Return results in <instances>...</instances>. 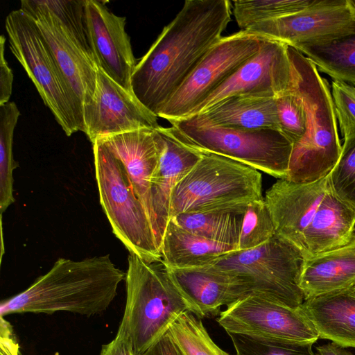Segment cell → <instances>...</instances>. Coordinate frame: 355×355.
<instances>
[{
	"label": "cell",
	"mask_w": 355,
	"mask_h": 355,
	"mask_svg": "<svg viewBox=\"0 0 355 355\" xmlns=\"http://www.w3.org/2000/svg\"><path fill=\"white\" fill-rule=\"evenodd\" d=\"M228 0H187L137 62L131 87L139 101L157 114L231 21Z\"/></svg>",
	"instance_id": "1"
},
{
	"label": "cell",
	"mask_w": 355,
	"mask_h": 355,
	"mask_svg": "<svg viewBox=\"0 0 355 355\" xmlns=\"http://www.w3.org/2000/svg\"><path fill=\"white\" fill-rule=\"evenodd\" d=\"M125 274L110 254L80 261L59 258L23 292L3 300L0 316L10 313L52 314L69 311L90 316L105 311Z\"/></svg>",
	"instance_id": "2"
},
{
	"label": "cell",
	"mask_w": 355,
	"mask_h": 355,
	"mask_svg": "<svg viewBox=\"0 0 355 355\" xmlns=\"http://www.w3.org/2000/svg\"><path fill=\"white\" fill-rule=\"evenodd\" d=\"M291 63V86L300 96L306 113L303 137L293 146L285 180L311 183L328 176L342 151L331 92L315 64L288 46Z\"/></svg>",
	"instance_id": "3"
},
{
	"label": "cell",
	"mask_w": 355,
	"mask_h": 355,
	"mask_svg": "<svg viewBox=\"0 0 355 355\" xmlns=\"http://www.w3.org/2000/svg\"><path fill=\"white\" fill-rule=\"evenodd\" d=\"M126 301L119 329L132 343L135 355L147 350L189 307L162 259L148 261L129 253Z\"/></svg>",
	"instance_id": "4"
},
{
	"label": "cell",
	"mask_w": 355,
	"mask_h": 355,
	"mask_svg": "<svg viewBox=\"0 0 355 355\" xmlns=\"http://www.w3.org/2000/svg\"><path fill=\"white\" fill-rule=\"evenodd\" d=\"M306 254L277 233L264 243L223 254L209 266L233 278L248 295L297 308L304 295L300 282Z\"/></svg>",
	"instance_id": "5"
},
{
	"label": "cell",
	"mask_w": 355,
	"mask_h": 355,
	"mask_svg": "<svg viewBox=\"0 0 355 355\" xmlns=\"http://www.w3.org/2000/svg\"><path fill=\"white\" fill-rule=\"evenodd\" d=\"M202 154L172 190L170 218L182 213L246 206L263 198L258 170L221 155Z\"/></svg>",
	"instance_id": "6"
},
{
	"label": "cell",
	"mask_w": 355,
	"mask_h": 355,
	"mask_svg": "<svg viewBox=\"0 0 355 355\" xmlns=\"http://www.w3.org/2000/svg\"><path fill=\"white\" fill-rule=\"evenodd\" d=\"M171 125L181 142L200 153L221 155L279 180L286 178L293 144L279 130L211 126L190 119Z\"/></svg>",
	"instance_id": "7"
},
{
	"label": "cell",
	"mask_w": 355,
	"mask_h": 355,
	"mask_svg": "<svg viewBox=\"0 0 355 355\" xmlns=\"http://www.w3.org/2000/svg\"><path fill=\"white\" fill-rule=\"evenodd\" d=\"M92 146L100 203L114 234L130 253L148 261L161 259L146 211L122 163L99 140Z\"/></svg>",
	"instance_id": "8"
},
{
	"label": "cell",
	"mask_w": 355,
	"mask_h": 355,
	"mask_svg": "<svg viewBox=\"0 0 355 355\" xmlns=\"http://www.w3.org/2000/svg\"><path fill=\"white\" fill-rule=\"evenodd\" d=\"M9 48L67 136L80 131L73 102L35 21L20 8L6 19Z\"/></svg>",
	"instance_id": "9"
},
{
	"label": "cell",
	"mask_w": 355,
	"mask_h": 355,
	"mask_svg": "<svg viewBox=\"0 0 355 355\" xmlns=\"http://www.w3.org/2000/svg\"><path fill=\"white\" fill-rule=\"evenodd\" d=\"M261 38L241 30L222 37L162 107L157 117L171 124L188 118L194 109L256 55Z\"/></svg>",
	"instance_id": "10"
},
{
	"label": "cell",
	"mask_w": 355,
	"mask_h": 355,
	"mask_svg": "<svg viewBox=\"0 0 355 355\" xmlns=\"http://www.w3.org/2000/svg\"><path fill=\"white\" fill-rule=\"evenodd\" d=\"M20 9L34 19L52 53L84 132L83 108L94 95L98 67L40 0H21Z\"/></svg>",
	"instance_id": "11"
},
{
	"label": "cell",
	"mask_w": 355,
	"mask_h": 355,
	"mask_svg": "<svg viewBox=\"0 0 355 355\" xmlns=\"http://www.w3.org/2000/svg\"><path fill=\"white\" fill-rule=\"evenodd\" d=\"M244 31L295 49L355 33V10L349 0H313L297 12L252 24Z\"/></svg>",
	"instance_id": "12"
},
{
	"label": "cell",
	"mask_w": 355,
	"mask_h": 355,
	"mask_svg": "<svg viewBox=\"0 0 355 355\" xmlns=\"http://www.w3.org/2000/svg\"><path fill=\"white\" fill-rule=\"evenodd\" d=\"M227 333L315 343L319 335L302 306L290 307L257 295L239 299L218 314Z\"/></svg>",
	"instance_id": "13"
},
{
	"label": "cell",
	"mask_w": 355,
	"mask_h": 355,
	"mask_svg": "<svg viewBox=\"0 0 355 355\" xmlns=\"http://www.w3.org/2000/svg\"><path fill=\"white\" fill-rule=\"evenodd\" d=\"M291 78L288 46L261 38L259 52L202 101L188 118L198 115L220 101L234 96L268 94L275 96L288 89Z\"/></svg>",
	"instance_id": "14"
},
{
	"label": "cell",
	"mask_w": 355,
	"mask_h": 355,
	"mask_svg": "<svg viewBox=\"0 0 355 355\" xmlns=\"http://www.w3.org/2000/svg\"><path fill=\"white\" fill-rule=\"evenodd\" d=\"M83 119L84 132L92 144L105 137L160 126L155 114L99 68L95 91L83 108Z\"/></svg>",
	"instance_id": "15"
},
{
	"label": "cell",
	"mask_w": 355,
	"mask_h": 355,
	"mask_svg": "<svg viewBox=\"0 0 355 355\" xmlns=\"http://www.w3.org/2000/svg\"><path fill=\"white\" fill-rule=\"evenodd\" d=\"M85 10L87 37L96 66L133 94L131 77L137 61L125 30V17L114 14L103 1L85 0Z\"/></svg>",
	"instance_id": "16"
},
{
	"label": "cell",
	"mask_w": 355,
	"mask_h": 355,
	"mask_svg": "<svg viewBox=\"0 0 355 355\" xmlns=\"http://www.w3.org/2000/svg\"><path fill=\"white\" fill-rule=\"evenodd\" d=\"M329 175L311 183L279 180L266 192L264 200L275 232L305 252L303 234L329 190Z\"/></svg>",
	"instance_id": "17"
},
{
	"label": "cell",
	"mask_w": 355,
	"mask_h": 355,
	"mask_svg": "<svg viewBox=\"0 0 355 355\" xmlns=\"http://www.w3.org/2000/svg\"><path fill=\"white\" fill-rule=\"evenodd\" d=\"M98 140L122 163L132 188L146 211L156 239L157 228L151 203L150 184L163 148L161 135L157 128H144Z\"/></svg>",
	"instance_id": "18"
},
{
	"label": "cell",
	"mask_w": 355,
	"mask_h": 355,
	"mask_svg": "<svg viewBox=\"0 0 355 355\" xmlns=\"http://www.w3.org/2000/svg\"><path fill=\"white\" fill-rule=\"evenodd\" d=\"M157 130L163 139L158 166L153 175L150 197L156 223V239L160 246L170 220V200L174 187L193 168L202 154L181 142L173 128L159 126Z\"/></svg>",
	"instance_id": "19"
},
{
	"label": "cell",
	"mask_w": 355,
	"mask_h": 355,
	"mask_svg": "<svg viewBox=\"0 0 355 355\" xmlns=\"http://www.w3.org/2000/svg\"><path fill=\"white\" fill-rule=\"evenodd\" d=\"M168 269L189 311L200 318L218 315L222 306H227L246 296L243 288L233 278L209 266Z\"/></svg>",
	"instance_id": "20"
},
{
	"label": "cell",
	"mask_w": 355,
	"mask_h": 355,
	"mask_svg": "<svg viewBox=\"0 0 355 355\" xmlns=\"http://www.w3.org/2000/svg\"><path fill=\"white\" fill-rule=\"evenodd\" d=\"M187 119L211 126L280 131L275 96L268 94L232 96Z\"/></svg>",
	"instance_id": "21"
},
{
	"label": "cell",
	"mask_w": 355,
	"mask_h": 355,
	"mask_svg": "<svg viewBox=\"0 0 355 355\" xmlns=\"http://www.w3.org/2000/svg\"><path fill=\"white\" fill-rule=\"evenodd\" d=\"M355 285V231L345 246L306 257L300 286L306 299Z\"/></svg>",
	"instance_id": "22"
},
{
	"label": "cell",
	"mask_w": 355,
	"mask_h": 355,
	"mask_svg": "<svg viewBox=\"0 0 355 355\" xmlns=\"http://www.w3.org/2000/svg\"><path fill=\"white\" fill-rule=\"evenodd\" d=\"M355 231V210L329 189L303 234L306 257L346 245Z\"/></svg>",
	"instance_id": "23"
},
{
	"label": "cell",
	"mask_w": 355,
	"mask_h": 355,
	"mask_svg": "<svg viewBox=\"0 0 355 355\" xmlns=\"http://www.w3.org/2000/svg\"><path fill=\"white\" fill-rule=\"evenodd\" d=\"M302 308L319 338L355 347V294L347 290L306 299Z\"/></svg>",
	"instance_id": "24"
},
{
	"label": "cell",
	"mask_w": 355,
	"mask_h": 355,
	"mask_svg": "<svg viewBox=\"0 0 355 355\" xmlns=\"http://www.w3.org/2000/svg\"><path fill=\"white\" fill-rule=\"evenodd\" d=\"M237 248L192 234L170 220L160 246L161 259L170 269L202 268Z\"/></svg>",
	"instance_id": "25"
},
{
	"label": "cell",
	"mask_w": 355,
	"mask_h": 355,
	"mask_svg": "<svg viewBox=\"0 0 355 355\" xmlns=\"http://www.w3.org/2000/svg\"><path fill=\"white\" fill-rule=\"evenodd\" d=\"M247 206L204 212L182 213L170 220L192 234L211 241L233 245L238 249Z\"/></svg>",
	"instance_id": "26"
},
{
	"label": "cell",
	"mask_w": 355,
	"mask_h": 355,
	"mask_svg": "<svg viewBox=\"0 0 355 355\" xmlns=\"http://www.w3.org/2000/svg\"><path fill=\"white\" fill-rule=\"evenodd\" d=\"M295 49L311 60L318 71L334 80L355 85V33Z\"/></svg>",
	"instance_id": "27"
},
{
	"label": "cell",
	"mask_w": 355,
	"mask_h": 355,
	"mask_svg": "<svg viewBox=\"0 0 355 355\" xmlns=\"http://www.w3.org/2000/svg\"><path fill=\"white\" fill-rule=\"evenodd\" d=\"M20 112L13 101L0 105V211L15 202L13 171L18 167L12 154L13 136Z\"/></svg>",
	"instance_id": "28"
},
{
	"label": "cell",
	"mask_w": 355,
	"mask_h": 355,
	"mask_svg": "<svg viewBox=\"0 0 355 355\" xmlns=\"http://www.w3.org/2000/svg\"><path fill=\"white\" fill-rule=\"evenodd\" d=\"M313 0H236L232 12L241 30L261 21L276 19L297 12Z\"/></svg>",
	"instance_id": "29"
},
{
	"label": "cell",
	"mask_w": 355,
	"mask_h": 355,
	"mask_svg": "<svg viewBox=\"0 0 355 355\" xmlns=\"http://www.w3.org/2000/svg\"><path fill=\"white\" fill-rule=\"evenodd\" d=\"M169 331L185 355H230L213 341L201 318L190 311L180 315Z\"/></svg>",
	"instance_id": "30"
},
{
	"label": "cell",
	"mask_w": 355,
	"mask_h": 355,
	"mask_svg": "<svg viewBox=\"0 0 355 355\" xmlns=\"http://www.w3.org/2000/svg\"><path fill=\"white\" fill-rule=\"evenodd\" d=\"M236 355H315L314 343L272 339L243 334L227 333Z\"/></svg>",
	"instance_id": "31"
},
{
	"label": "cell",
	"mask_w": 355,
	"mask_h": 355,
	"mask_svg": "<svg viewBox=\"0 0 355 355\" xmlns=\"http://www.w3.org/2000/svg\"><path fill=\"white\" fill-rule=\"evenodd\" d=\"M276 234L273 220L264 198L250 202L241 226L238 250L256 248Z\"/></svg>",
	"instance_id": "32"
},
{
	"label": "cell",
	"mask_w": 355,
	"mask_h": 355,
	"mask_svg": "<svg viewBox=\"0 0 355 355\" xmlns=\"http://www.w3.org/2000/svg\"><path fill=\"white\" fill-rule=\"evenodd\" d=\"M95 62L85 25V0H40Z\"/></svg>",
	"instance_id": "33"
},
{
	"label": "cell",
	"mask_w": 355,
	"mask_h": 355,
	"mask_svg": "<svg viewBox=\"0 0 355 355\" xmlns=\"http://www.w3.org/2000/svg\"><path fill=\"white\" fill-rule=\"evenodd\" d=\"M332 192L355 210V133L345 137L340 158L329 175Z\"/></svg>",
	"instance_id": "34"
},
{
	"label": "cell",
	"mask_w": 355,
	"mask_h": 355,
	"mask_svg": "<svg viewBox=\"0 0 355 355\" xmlns=\"http://www.w3.org/2000/svg\"><path fill=\"white\" fill-rule=\"evenodd\" d=\"M275 101L280 132L293 146L305 133L306 113L302 101L291 85L287 90L275 96Z\"/></svg>",
	"instance_id": "35"
},
{
	"label": "cell",
	"mask_w": 355,
	"mask_h": 355,
	"mask_svg": "<svg viewBox=\"0 0 355 355\" xmlns=\"http://www.w3.org/2000/svg\"><path fill=\"white\" fill-rule=\"evenodd\" d=\"M331 89L338 125L345 139L355 133V87L333 80Z\"/></svg>",
	"instance_id": "36"
},
{
	"label": "cell",
	"mask_w": 355,
	"mask_h": 355,
	"mask_svg": "<svg viewBox=\"0 0 355 355\" xmlns=\"http://www.w3.org/2000/svg\"><path fill=\"white\" fill-rule=\"evenodd\" d=\"M6 37H0V105L8 103L12 94L13 73L5 57Z\"/></svg>",
	"instance_id": "37"
},
{
	"label": "cell",
	"mask_w": 355,
	"mask_h": 355,
	"mask_svg": "<svg viewBox=\"0 0 355 355\" xmlns=\"http://www.w3.org/2000/svg\"><path fill=\"white\" fill-rule=\"evenodd\" d=\"M100 355H135L130 337L118 329L115 338L102 346Z\"/></svg>",
	"instance_id": "38"
},
{
	"label": "cell",
	"mask_w": 355,
	"mask_h": 355,
	"mask_svg": "<svg viewBox=\"0 0 355 355\" xmlns=\"http://www.w3.org/2000/svg\"><path fill=\"white\" fill-rule=\"evenodd\" d=\"M137 355H185L168 330L152 346Z\"/></svg>",
	"instance_id": "39"
},
{
	"label": "cell",
	"mask_w": 355,
	"mask_h": 355,
	"mask_svg": "<svg viewBox=\"0 0 355 355\" xmlns=\"http://www.w3.org/2000/svg\"><path fill=\"white\" fill-rule=\"evenodd\" d=\"M0 355H19V345L10 324L0 316Z\"/></svg>",
	"instance_id": "40"
},
{
	"label": "cell",
	"mask_w": 355,
	"mask_h": 355,
	"mask_svg": "<svg viewBox=\"0 0 355 355\" xmlns=\"http://www.w3.org/2000/svg\"><path fill=\"white\" fill-rule=\"evenodd\" d=\"M320 355H354L334 343L317 347Z\"/></svg>",
	"instance_id": "41"
},
{
	"label": "cell",
	"mask_w": 355,
	"mask_h": 355,
	"mask_svg": "<svg viewBox=\"0 0 355 355\" xmlns=\"http://www.w3.org/2000/svg\"><path fill=\"white\" fill-rule=\"evenodd\" d=\"M347 291H349V292L355 294V285H354L352 287H351L350 288L347 289Z\"/></svg>",
	"instance_id": "42"
},
{
	"label": "cell",
	"mask_w": 355,
	"mask_h": 355,
	"mask_svg": "<svg viewBox=\"0 0 355 355\" xmlns=\"http://www.w3.org/2000/svg\"><path fill=\"white\" fill-rule=\"evenodd\" d=\"M349 1L350 4L352 5V6L353 7V8L355 10V0H349Z\"/></svg>",
	"instance_id": "43"
}]
</instances>
